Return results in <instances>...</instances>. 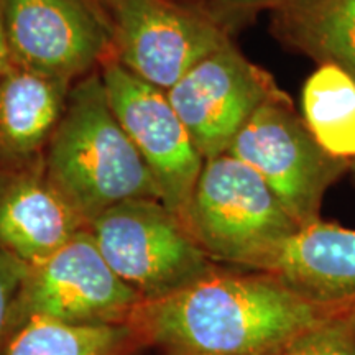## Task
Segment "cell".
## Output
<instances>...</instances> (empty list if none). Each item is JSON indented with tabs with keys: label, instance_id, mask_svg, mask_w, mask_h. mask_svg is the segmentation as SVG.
<instances>
[{
	"label": "cell",
	"instance_id": "1",
	"mask_svg": "<svg viewBox=\"0 0 355 355\" xmlns=\"http://www.w3.org/2000/svg\"><path fill=\"white\" fill-rule=\"evenodd\" d=\"M336 319L352 318L275 273L217 265L183 290L141 301L132 322L158 355H275Z\"/></svg>",
	"mask_w": 355,
	"mask_h": 355
},
{
	"label": "cell",
	"instance_id": "2",
	"mask_svg": "<svg viewBox=\"0 0 355 355\" xmlns=\"http://www.w3.org/2000/svg\"><path fill=\"white\" fill-rule=\"evenodd\" d=\"M43 168L87 225L119 202L159 199L153 176L112 112L99 71L71 87Z\"/></svg>",
	"mask_w": 355,
	"mask_h": 355
},
{
	"label": "cell",
	"instance_id": "3",
	"mask_svg": "<svg viewBox=\"0 0 355 355\" xmlns=\"http://www.w3.org/2000/svg\"><path fill=\"white\" fill-rule=\"evenodd\" d=\"M183 224L212 261L247 270L301 230L259 173L230 153L204 162Z\"/></svg>",
	"mask_w": 355,
	"mask_h": 355
},
{
	"label": "cell",
	"instance_id": "4",
	"mask_svg": "<svg viewBox=\"0 0 355 355\" xmlns=\"http://www.w3.org/2000/svg\"><path fill=\"white\" fill-rule=\"evenodd\" d=\"M110 270L141 301L183 290L216 268L183 220L159 199H128L89 222Z\"/></svg>",
	"mask_w": 355,
	"mask_h": 355
},
{
	"label": "cell",
	"instance_id": "5",
	"mask_svg": "<svg viewBox=\"0 0 355 355\" xmlns=\"http://www.w3.org/2000/svg\"><path fill=\"white\" fill-rule=\"evenodd\" d=\"M140 304V296L110 270L86 229L30 266L13 308L12 334L33 319L68 326L130 324Z\"/></svg>",
	"mask_w": 355,
	"mask_h": 355
},
{
	"label": "cell",
	"instance_id": "6",
	"mask_svg": "<svg viewBox=\"0 0 355 355\" xmlns=\"http://www.w3.org/2000/svg\"><path fill=\"white\" fill-rule=\"evenodd\" d=\"M225 153L254 168L301 229L321 220L327 189L349 171L318 145L286 92L265 102Z\"/></svg>",
	"mask_w": 355,
	"mask_h": 355
},
{
	"label": "cell",
	"instance_id": "7",
	"mask_svg": "<svg viewBox=\"0 0 355 355\" xmlns=\"http://www.w3.org/2000/svg\"><path fill=\"white\" fill-rule=\"evenodd\" d=\"M112 28L114 60L153 87L168 91L229 35L181 0H99Z\"/></svg>",
	"mask_w": 355,
	"mask_h": 355
},
{
	"label": "cell",
	"instance_id": "8",
	"mask_svg": "<svg viewBox=\"0 0 355 355\" xmlns=\"http://www.w3.org/2000/svg\"><path fill=\"white\" fill-rule=\"evenodd\" d=\"M13 64L76 83L114 58L99 0H0Z\"/></svg>",
	"mask_w": 355,
	"mask_h": 355
},
{
	"label": "cell",
	"instance_id": "9",
	"mask_svg": "<svg viewBox=\"0 0 355 355\" xmlns=\"http://www.w3.org/2000/svg\"><path fill=\"white\" fill-rule=\"evenodd\" d=\"M112 112L157 184L159 201L183 220L204 158L162 89L141 81L117 61L99 68Z\"/></svg>",
	"mask_w": 355,
	"mask_h": 355
},
{
	"label": "cell",
	"instance_id": "10",
	"mask_svg": "<svg viewBox=\"0 0 355 355\" xmlns=\"http://www.w3.org/2000/svg\"><path fill=\"white\" fill-rule=\"evenodd\" d=\"M285 94L230 40L194 64L166 96L204 162L229 150L265 102Z\"/></svg>",
	"mask_w": 355,
	"mask_h": 355
},
{
	"label": "cell",
	"instance_id": "11",
	"mask_svg": "<svg viewBox=\"0 0 355 355\" xmlns=\"http://www.w3.org/2000/svg\"><path fill=\"white\" fill-rule=\"evenodd\" d=\"M86 229V220L46 176L43 158L0 170V248L32 266Z\"/></svg>",
	"mask_w": 355,
	"mask_h": 355
},
{
	"label": "cell",
	"instance_id": "12",
	"mask_svg": "<svg viewBox=\"0 0 355 355\" xmlns=\"http://www.w3.org/2000/svg\"><path fill=\"white\" fill-rule=\"evenodd\" d=\"M255 270L278 275L318 303L355 321V229L322 219L275 248Z\"/></svg>",
	"mask_w": 355,
	"mask_h": 355
},
{
	"label": "cell",
	"instance_id": "13",
	"mask_svg": "<svg viewBox=\"0 0 355 355\" xmlns=\"http://www.w3.org/2000/svg\"><path fill=\"white\" fill-rule=\"evenodd\" d=\"M73 84L17 64L0 78V170L43 158Z\"/></svg>",
	"mask_w": 355,
	"mask_h": 355
},
{
	"label": "cell",
	"instance_id": "14",
	"mask_svg": "<svg viewBox=\"0 0 355 355\" xmlns=\"http://www.w3.org/2000/svg\"><path fill=\"white\" fill-rule=\"evenodd\" d=\"M270 12L283 46L355 78V0H283Z\"/></svg>",
	"mask_w": 355,
	"mask_h": 355
},
{
	"label": "cell",
	"instance_id": "15",
	"mask_svg": "<svg viewBox=\"0 0 355 355\" xmlns=\"http://www.w3.org/2000/svg\"><path fill=\"white\" fill-rule=\"evenodd\" d=\"M303 121L332 158L355 165V78L334 64H319L301 92Z\"/></svg>",
	"mask_w": 355,
	"mask_h": 355
},
{
	"label": "cell",
	"instance_id": "16",
	"mask_svg": "<svg viewBox=\"0 0 355 355\" xmlns=\"http://www.w3.org/2000/svg\"><path fill=\"white\" fill-rule=\"evenodd\" d=\"M148 352L135 324L68 326L33 319L13 336L7 355H144Z\"/></svg>",
	"mask_w": 355,
	"mask_h": 355
},
{
	"label": "cell",
	"instance_id": "17",
	"mask_svg": "<svg viewBox=\"0 0 355 355\" xmlns=\"http://www.w3.org/2000/svg\"><path fill=\"white\" fill-rule=\"evenodd\" d=\"M275 355H355V322L352 319H336Z\"/></svg>",
	"mask_w": 355,
	"mask_h": 355
},
{
	"label": "cell",
	"instance_id": "18",
	"mask_svg": "<svg viewBox=\"0 0 355 355\" xmlns=\"http://www.w3.org/2000/svg\"><path fill=\"white\" fill-rule=\"evenodd\" d=\"M201 10L229 35L250 24L261 10H273L283 0H181Z\"/></svg>",
	"mask_w": 355,
	"mask_h": 355
},
{
	"label": "cell",
	"instance_id": "19",
	"mask_svg": "<svg viewBox=\"0 0 355 355\" xmlns=\"http://www.w3.org/2000/svg\"><path fill=\"white\" fill-rule=\"evenodd\" d=\"M30 266L0 248V355L12 343V314Z\"/></svg>",
	"mask_w": 355,
	"mask_h": 355
},
{
	"label": "cell",
	"instance_id": "20",
	"mask_svg": "<svg viewBox=\"0 0 355 355\" xmlns=\"http://www.w3.org/2000/svg\"><path fill=\"white\" fill-rule=\"evenodd\" d=\"M12 66H13V60H12L10 44H8L6 25H3L2 10H0V78H2L3 74L12 68Z\"/></svg>",
	"mask_w": 355,
	"mask_h": 355
},
{
	"label": "cell",
	"instance_id": "21",
	"mask_svg": "<svg viewBox=\"0 0 355 355\" xmlns=\"http://www.w3.org/2000/svg\"><path fill=\"white\" fill-rule=\"evenodd\" d=\"M350 170H352V171H355V165H352V166H350Z\"/></svg>",
	"mask_w": 355,
	"mask_h": 355
}]
</instances>
